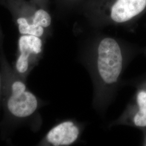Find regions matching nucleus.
Masks as SVG:
<instances>
[{"mask_svg": "<svg viewBox=\"0 0 146 146\" xmlns=\"http://www.w3.org/2000/svg\"><path fill=\"white\" fill-rule=\"evenodd\" d=\"M20 55L16 61L17 72L25 75L30 67V57L31 55H38L42 51V42L40 37L23 35L19 41Z\"/></svg>", "mask_w": 146, "mask_h": 146, "instance_id": "nucleus-4", "label": "nucleus"}, {"mask_svg": "<svg viewBox=\"0 0 146 146\" xmlns=\"http://www.w3.org/2000/svg\"><path fill=\"white\" fill-rule=\"evenodd\" d=\"M146 8V0H113L108 9L111 20L122 23L131 21Z\"/></svg>", "mask_w": 146, "mask_h": 146, "instance_id": "nucleus-3", "label": "nucleus"}, {"mask_svg": "<svg viewBox=\"0 0 146 146\" xmlns=\"http://www.w3.org/2000/svg\"><path fill=\"white\" fill-rule=\"evenodd\" d=\"M19 31L22 35H31L41 37L44 33V28L36 26L33 23H29L24 18H19L17 20Z\"/></svg>", "mask_w": 146, "mask_h": 146, "instance_id": "nucleus-7", "label": "nucleus"}, {"mask_svg": "<svg viewBox=\"0 0 146 146\" xmlns=\"http://www.w3.org/2000/svg\"><path fill=\"white\" fill-rule=\"evenodd\" d=\"M123 58L120 45L115 39L106 37L98 47L97 66L102 81L106 84L115 83L122 69Z\"/></svg>", "mask_w": 146, "mask_h": 146, "instance_id": "nucleus-1", "label": "nucleus"}, {"mask_svg": "<svg viewBox=\"0 0 146 146\" xmlns=\"http://www.w3.org/2000/svg\"><path fill=\"white\" fill-rule=\"evenodd\" d=\"M6 107L14 117L26 118L36 110L38 100L36 96L28 90L26 84L22 80L16 78L9 85Z\"/></svg>", "mask_w": 146, "mask_h": 146, "instance_id": "nucleus-2", "label": "nucleus"}, {"mask_svg": "<svg viewBox=\"0 0 146 146\" xmlns=\"http://www.w3.org/2000/svg\"><path fill=\"white\" fill-rule=\"evenodd\" d=\"M79 134L78 127L72 121H67L54 127L49 131L46 139L53 146H69L76 141Z\"/></svg>", "mask_w": 146, "mask_h": 146, "instance_id": "nucleus-5", "label": "nucleus"}, {"mask_svg": "<svg viewBox=\"0 0 146 146\" xmlns=\"http://www.w3.org/2000/svg\"><path fill=\"white\" fill-rule=\"evenodd\" d=\"M1 75H0V91H1Z\"/></svg>", "mask_w": 146, "mask_h": 146, "instance_id": "nucleus-9", "label": "nucleus"}, {"mask_svg": "<svg viewBox=\"0 0 146 146\" xmlns=\"http://www.w3.org/2000/svg\"><path fill=\"white\" fill-rule=\"evenodd\" d=\"M137 110L133 116V122L136 127H146V89H140L136 94Z\"/></svg>", "mask_w": 146, "mask_h": 146, "instance_id": "nucleus-6", "label": "nucleus"}, {"mask_svg": "<svg viewBox=\"0 0 146 146\" xmlns=\"http://www.w3.org/2000/svg\"><path fill=\"white\" fill-rule=\"evenodd\" d=\"M51 22V17L47 11L40 9L35 13L32 23L36 26L47 28L50 25Z\"/></svg>", "mask_w": 146, "mask_h": 146, "instance_id": "nucleus-8", "label": "nucleus"}]
</instances>
